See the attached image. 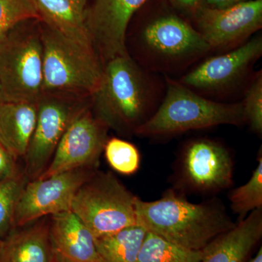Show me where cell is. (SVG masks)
Segmentation results:
<instances>
[{"label":"cell","mask_w":262,"mask_h":262,"mask_svg":"<svg viewBox=\"0 0 262 262\" xmlns=\"http://www.w3.org/2000/svg\"><path fill=\"white\" fill-rule=\"evenodd\" d=\"M39 20L32 0H0V39L19 24Z\"/></svg>","instance_id":"25"},{"label":"cell","mask_w":262,"mask_h":262,"mask_svg":"<svg viewBox=\"0 0 262 262\" xmlns=\"http://www.w3.org/2000/svg\"><path fill=\"white\" fill-rule=\"evenodd\" d=\"M233 170V158L225 144L208 138L192 139L175 163L173 189L182 195H213L232 185Z\"/></svg>","instance_id":"7"},{"label":"cell","mask_w":262,"mask_h":262,"mask_svg":"<svg viewBox=\"0 0 262 262\" xmlns=\"http://www.w3.org/2000/svg\"><path fill=\"white\" fill-rule=\"evenodd\" d=\"M32 1L40 21L69 39L94 48L86 27L89 0Z\"/></svg>","instance_id":"18"},{"label":"cell","mask_w":262,"mask_h":262,"mask_svg":"<svg viewBox=\"0 0 262 262\" xmlns=\"http://www.w3.org/2000/svg\"><path fill=\"white\" fill-rule=\"evenodd\" d=\"M194 14L196 29L211 49H225L261 28L262 0H248L224 9L201 6Z\"/></svg>","instance_id":"13"},{"label":"cell","mask_w":262,"mask_h":262,"mask_svg":"<svg viewBox=\"0 0 262 262\" xmlns=\"http://www.w3.org/2000/svg\"><path fill=\"white\" fill-rule=\"evenodd\" d=\"M149 0H93L86 9V27L103 64L129 54L127 30L131 19Z\"/></svg>","instance_id":"12"},{"label":"cell","mask_w":262,"mask_h":262,"mask_svg":"<svg viewBox=\"0 0 262 262\" xmlns=\"http://www.w3.org/2000/svg\"><path fill=\"white\" fill-rule=\"evenodd\" d=\"M40 27L42 92L91 97L100 83L104 66L97 52L64 37L42 21Z\"/></svg>","instance_id":"4"},{"label":"cell","mask_w":262,"mask_h":262,"mask_svg":"<svg viewBox=\"0 0 262 262\" xmlns=\"http://www.w3.org/2000/svg\"><path fill=\"white\" fill-rule=\"evenodd\" d=\"M98 168H78L29 181L19 196L13 226L23 227L43 217L71 211L76 193Z\"/></svg>","instance_id":"10"},{"label":"cell","mask_w":262,"mask_h":262,"mask_svg":"<svg viewBox=\"0 0 262 262\" xmlns=\"http://www.w3.org/2000/svg\"><path fill=\"white\" fill-rule=\"evenodd\" d=\"M138 43L147 66L160 70L189 64L211 51L196 29L173 14L149 22L141 31Z\"/></svg>","instance_id":"8"},{"label":"cell","mask_w":262,"mask_h":262,"mask_svg":"<svg viewBox=\"0 0 262 262\" xmlns=\"http://www.w3.org/2000/svg\"><path fill=\"white\" fill-rule=\"evenodd\" d=\"M137 199L113 173L98 170L76 193L71 211L97 238L138 225Z\"/></svg>","instance_id":"6"},{"label":"cell","mask_w":262,"mask_h":262,"mask_svg":"<svg viewBox=\"0 0 262 262\" xmlns=\"http://www.w3.org/2000/svg\"><path fill=\"white\" fill-rule=\"evenodd\" d=\"M0 262H58L50 234V218L13 228L0 241Z\"/></svg>","instance_id":"16"},{"label":"cell","mask_w":262,"mask_h":262,"mask_svg":"<svg viewBox=\"0 0 262 262\" xmlns=\"http://www.w3.org/2000/svg\"><path fill=\"white\" fill-rule=\"evenodd\" d=\"M170 2L177 8L193 13L203 5V0H170Z\"/></svg>","instance_id":"29"},{"label":"cell","mask_w":262,"mask_h":262,"mask_svg":"<svg viewBox=\"0 0 262 262\" xmlns=\"http://www.w3.org/2000/svg\"><path fill=\"white\" fill-rule=\"evenodd\" d=\"M37 116V103L0 102V144L15 160L27 154Z\"/></svg>","instance_id":"19"},{"label":"cell","mask_w":262,"mask_h":262,"mask_svg":"<svg viewBox=\"0 0 262 262\" xmlns=\"http://www.w3.org/2000/svg\"><path fill=\"white\" fill-rule=\"evenodd\" d=\"M261 54V37L253 38L229 53L208 58L179 82L193 91H225L242 80Z\"/></svg>","instance_id":"14"},{"label":"cell","mask_w":262,"mask_h":262,"mask_svg":"<svg viewBox=\"0 0 262 262\" xmlns=\"http://www.w3.org/2000/svg\"><path fill=\"white\" fill-rule=\"evenodd\" d=\"M14 158L0 144V181L13 178L20 173Z\"/></svg>","instance_id":"27"},{"label":"cell","mask_w":262,"mask_h":262,"mask_svg":"<svg viewBox=\"0 0 262 262\" xmlns=\"http://www.w3.org/2000/svg\"><path fill=\"white\" fill-rule=\"evenodd\" d=\"M138 225L182 247L201 251L236 225L219 200L190 203L173 189L136 204Z\"/></svg>","instance_id":"1"},{"label":"cell","mask_w":262,"mask_h":262,"mask_svg":"<svg viewBox=\"0 0 262 262\" xmlns=\"http://www.w3.org/2000/svg\"><path fill=\"white\" fill-rule=\"evenodd\" d=\"M230 206L234 213L243 220L251 212L262 208V156L248 182L235 188L229 194Z\"/></svg>","instance_id":"22"},{"label":"cell","mask_w":262,"mask_h":262,"mask_svg":"<svg viewBox=\"0 0 262 262\" xmlns=\"http://www.w3.org/2000/svg\"><path fill=\"white\" fill-rule=\"evenodd\" d=\"M28 179L24 173L0 181V241L14 228L15 207Z\"/></svg>","instance_id":"23"},{"label":"cell","mask_w":262,"mask_h":262,"mask_svg":"<svg viewBox=\"0 0 262 262\" xmlns=\"http://www.w3.org/2000/svg\"><path fill=\"white\" fill-rule=\"evenodd\" d=\"M146 229L135 225L115 233L96 238V248L102 262H137Z\"/></svg>","instance_id":"20"},{"label":"cell","mask_w":262,"mask_h":262,"mask_svg":"<svg viewBox=\"0 0 262 262\" xmlns=\"http://www.w3.org/2000/svg\"><path fill=\"white\" fill-rule=\"evenodd\" d=\"M103 151L108 165L117 173L132 175L139 170L140 153L132 143L113 137L106 141Z\"/></svg>","instance_id":"24"},{"label":"cell","mask_w":262,"mask_h":262,"mask_svg":"<svg viewBox=\"0 0 262 262\" xmlns=\"http://www.w3.org/2000/svg\"><path fill=\"white\" fill-rule=\"evenodd\" d=\"M42 84L40 21L33 19L0 39V102L37 103Z\"/></svg>","instance_id":"5"},{"label":"cell","mask_w":262,"mask_h":262,"mask_svg":"<svg viewBox=\"0 0 262 262\" xmlns=\"http://www.w3.org/2000/svg\"><path fill=\"white\" fill-rule=\"evenodd\" d=\"M161 104L136 131L142 137H166L189 130L246 122L242 103L216 102L196 94L180 82L167 78Z\"/></svg>","instance_id":"3"},{"label":"cell","mask_w":262,"mask_h":262,"mask_svg":"<svg viewBox=\"0 0 262 262\" xmlns=\"http://www.w3.org/2000/svg\"><path fill=\"white\" fill-rule=\"evenodd\" d=\"M246 1L248 0H203L202 6L214 9H224Z\"/></svg>","instance_id":"28"},{"label":"cell","mask_w":262,"mask_h":262,"mask_svg":"<svg viewBox=\"0 0 262 262\" xmlns=\"http://www.w3.org/2000/svg\"><path fill=\"white\" fill-rule=\"evenodd\" d=\"M89 103L90 98L42 92L37 101V122L24 158V173L29 182L44 173L66 130Z\"/></svg>","instance_id":"9"},{"label":"cell","mask_w":262,"mask_h":262,"mask_svg":"<svg viewBox=\"0 0 262 262\" xmlns=\"http://www.w3.org/2000/svg\"><path fill=\"white\" fill-rule=\"evenodd\" d=\"M205 252L206 248L193 251L147 231L137 262H201Z\"/></svg>","instance_id":"21"},{"label":"cell","mask_w":262,"mask_h":262,"mask_svg":"<svg viewBox=\"0 0 262 262\" xmlns=\"http://www.w3.org/2000/svg\"><path fill=\"white\" fill-rule=\"evenodd\" d=\"M50 234L58 262H102L96 237L73 212L51 215Z\"/></svg>","instance_id":"15"},{"label":"cell","mask_w":262,"mask_h":262,"mask_svg":"<svg viewBox=\"0 0 262 262\" xmlns=\"http://www.w3.org/2000/svg\"><path fill=\"white\" fill-rule=\"evenodd\" d=\"M155 86L130 55L104 63L102 77L90 97L95 116L123 137L136 131L155 113Z\"/></svg>","instance_id":"2"},{"label":"cell","mask_w":262,"mask_h":262,"mask_svg":"<svg viewBox=\"0 0 262 262\" xmlns=\"http://www.w3.org/2000/svg\"><path fill=\"white\" fill-rule=\"evenodd\" d=\"M250 262H262V248H260L259 251H258L257 254L256 255L253 259Z\"/></svg>","instance_id":"30"},{"label":"cell","mask_w":262,"mask_h":262,"mask_svg":"<svg viewBox=\"0 0 262 262\" xmlns=\"http://www.w3.org/2000/svg\"><path fill=\"white\" fill-rule=\"evenodd\" d=\"M243 107L246 122L255 133L262 134V74L261 71L254 76L248 86Z\"/></svg>","instance_id":"26"},{"label":"cell","mask_w":262,"mask_h":262,"mask_svg":"<svg viewBox=\"0 0 262 262\" xmlns=\"http://www.w3.org/2000/svg\"><path fill=\"white\" fill-rule=\"evenodd\" d=\"M261 236L262 208H259L208 245L201 262H245Z\"/></svg>","instance_id":"17"},{"label":"cell","mask_w":262,"mask_h":262,"mask_svg":"<svg viewBox=\"0 0 262 262\" xmlns=\"http://www.w3.org/2000/svg\"><path fill=\"white\" fill-rule=\"evenodd\" d=\"M108 130L93 113L90 101L66 130L47 169L37 179L83 167L98 168Z\"/></svg>","instance_id":"11"}]
</instances>
